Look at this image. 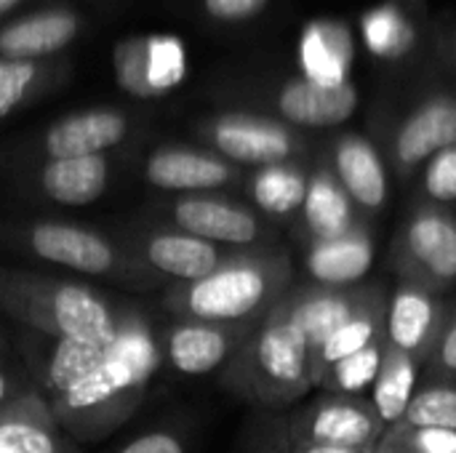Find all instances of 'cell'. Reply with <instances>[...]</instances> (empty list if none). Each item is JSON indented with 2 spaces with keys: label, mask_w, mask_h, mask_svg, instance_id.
Listing matches in <instances>:
<instances>
[{
  "label": "cell",
  "mask_w": 456,
  "mask_h": 453,
  "mask_svg": "<svg viewBox=\"0 0 456 453\" xmlns=\"http://www.w3.org/2000/svg\"><path fill=\"white\" fill-rule=\"evenodd\" d=\"M382 288H385V283H379V280H366L353 288H318V286H307V283L297 280L289 288V294L283 296V304L291 312V318L297 320V326L302 328V334L307 336V342L313 347V358H315L321 344L342 323H347L353 315H358Z\"/></svg>",
  "instance_id": "obj_12"
},
{
  "label": "cell",
  "mask_w": 456,
  "mask_h": 453,
  "mask_svg": "<svg viewBox=\"0 0 456 453\" xmlns=\"http://www.w3.org/2000/svg\"><path fill=\"white\" fill-rule=\"evenodd\" d=\"M417 203L441 206V208H449L452 203H456V144L436 152L422 166Z\"/></svg>",
  "instance_id": "obj_33"
},
{
  "label": "cell",
  "mask_w": 456,
  "mask_h": 453,
  "mask_svg": "<svg viewBox=\"0 0 456 453\" xmlns=\"http://www.w3.org/2000/svg\"><path fill=\"white\" fill-rule=\"evenodd\" d=\"M289 453H374V449H342V446H315V443H297L289 438Z\"/></svg>",
  "instance_id": "obj_40"
},
{
  "label": "cell",
  "mask_w": 456,
  "mask_h": 453,
  "mask_svg": "<svg viewBox=\"0 0 456 453\" xmlns=\"http://www.w3.org/2000/svg\"><path fill=\"white\" fill-rule=\"evenodd\" d=\"M168 222L192 238L224 248H262L278 246L281 232L251 206L224 195H182L166 208Z\"/></svg>",
  "instance_id": "obj_8"
},
{
  "label": "cell",
  "mask_w": 456,
  "mask_h": 453,
  "mask_svg": "<svg viewBox=\"0 0 456 453\" xmlns=\"http://www.w3.org/2000/svg\"><path fill=\"white\" fill-rule=\"evenodd\" d=\"M19 3H21V0H0V21H3Z\"/></svg>",
  "instance_id": "obj_43"
},
{
  "label": "cell",
  "mask_w": 456,
  "mask_h": 453,
  "mask_svg": "<svg viewBox=\"0 0 456 453\" xmlns=\"http://www.w3.org/2000/svg\"><path fill=\"white\" fill-rule=\"evenodd\" d=\"M329 163L358 214L369 224H374V219L385 214L390 200V179L377 147L363 136L347 133L334 144Z\"/></svg>",
  "instance_id": "obj_18"
},
{
  "label": "cell",
  "mask_w": 456,
  "mask_h": 453,
  "mask_svg": "<svg viewBox=\"0 0 456 453\" xmlns=\"http://www.w3.org/2000/svg\"><path fill=\"white\" fill-rule=\"evenodd\" d=\"M374 453H406V451H403L395 441H390V438L385 435V438L379 441V446L374 449Z\"/></svg>",
  "instance_id": "obj_42"
},
{
  "label": "cell",
  "mask_w": 456,
  "mask_h": 453,
  "mask_svg": "<svg viewBox=\"0 0 456 453\" xmlns=\"http://www.w3.org/2000/svg\"><path fill=\"white\" fill-rule=\"evenodd\" d=\"M363 32H366L369 48L382 56H395L409 43V29L403 27V21L398 19L395 11L369 13V19L363 21Z\"/></svg>",
  "instance_id": "obj_34"
},
{
  "label": "cell",
  "mask_w": 456,
  "mask_h": 453,
  "mask_svg": "<svg viewBox=\"0 0 456 453\" xmlns=\"http://www.w3.org/2000/svg\"><path fill=\"white\" fill-rule=\"evenodd\" d=\"M422 379V363L385 347V358H382V368L379 376L371 387V403L385 425V430H393L401 417L406 414L417 387Z\"/></svg>",
  "instance_id": "obj_28"
},
{
  "label": "cell",
  "mask_w": 456,
  "mask_h": 453,
  "mask_svg": "<svg viewBox=\"0 0 456 453\" xmlns=\"http://www.w3.org/2000/svg\"><path fill=\"white\" fill-rule=\"evenodd\" d=\"M302 61L307 77L315 83H345V67L350 61V40L345 29L323 24L307 29L302 40Z\"/></svg>",
  "instance_id": "obj_30"
},
{
  "label": "cell",
  "mask_w": 456,
  "mask_h": 453,
  "mask_svg": "<svg viewBox=\"0 0 456 453\" xmlns=\"http://www.w3.org/2000/svg\"><path fill=\"white\" fill-rule=\"evenodd\" d=\"M456 144V101L436 99L422 104L406 117L393 139V166L401 176H409L425 166L436 152Z\"/></svg>",
  "instance_id": "obj_20"
},
{
  "label": "cell",
  "mask_w": 456,
  "mask_h": 453,
  "mask_svg": "<svg viewBox=\"0 0 456 453\" xmlns=\"http://www.w3.org/2000/svg\"><path fill=\"white\" fill-rule=\"evenodd\" d=\"M0 453H77L53 422L37 390L24 392L0 411Z\"/></svg>",
  "instance_id": "obj_23"
},
{
  "label": "cell",
  "mask_w": 456,
  "mask_h": 453,
  "mask_svg": "<svg viewBox=\"0 0 456 453\" xmlns=\"http://www.w3.org/2000/svg\"><path fill=\"white\" fill-rule=\"evenodd\" d=\"M262 453H289V433H286V422L278 419V425L270 433L267 449H262Z\"/></svg>",
  "instance_id": "obj_41"
},
{
  "label": "cell",
  "mask_w": 456,
  "mask_h": 453,
  "mask_svg": "<svg viewBox=\"0 0 456 453\" xmlns=\"http://www.w3.org/2000/svg\"><path fill=\"white\" fill-rule=\"evenodd\" d=\"M310 171L313 168L299 160L254 168V174L246 179L251 208L275 227H294L307 198Z\"/></svg>",
  "instance_id": "obj_22"
},
{
  "label": "cell",
  "mask_w": 456,
  "mask_h": 453,
  "mask_svg": "<svg viewBox=\"0 0 456 453\" xmlns=\"http://www.w3.org/2000/svg\"><path fill=\"white\" fill-rule=\"evenodd\" d=\"M456 430V379H419V387L393 430ZM390 433V430H387Z\"/></svg>",
  "instance_id": "obj_29"
},
{
  "label": "cell",
  "mask_w": 456,
  "mask_h": 453,
  "mask_svg": "<svg viewBox=\"0 0 456 453\" xmlns=\"http://www.w3.org/2000/svg\"><path fill=\"white\" fill-rule=\"evenodd\" d=\"M283 422L291 441L315 446L377 449L387 433L366 395L321 392L315 400L294 409Z\"/></svg>",
  "instance_id": "obj_7"
},
{
  "label": "cell",
  "mask_w": 456,
  "mask_h": 453,
  "mask_svg": "<svg viewBox=\"0 0 456 453\" xmlns=\"http://www.w3.org/2000/svg\"><path fill=\"white\" fill-rule=\"evenodd\" d=\"M152 40L150 35H131L115 43L112 48V67L118 85L136 96V99H155L152 83Z\"/></svg>",
  "instance_id": "obj_31"
},
{
  "label": "cell",
  "mask_w": 456,
  "mask_h": 453,
  "mask_svg": "<svg viewBox=\"0 0 456 453\" xmlns=\"http://www.w3.org/2000/svg\"><path fill=\"white\" fill-rule=\"evenodd\" d=\"M0 310L51 339L112 347L120 310L83 283L0 270Z\"/></svg>",
  "instance_id": "obj_4"
},
{
  "label": "cell",
  "mask_w": 456,
  "mask_h": 453,
  "mask_svg": "<svg viewBox=\"0 0 456 453\" xmlns=\"http://www.w3.org/2000/svg\"><path fill=\"white\" fill-rule=\"evenodd\" d=\"M198 133L211 152L232 166L265 168L297 160L302 152V139L291 125L262 115L224 112L200 123Z\"/></svg>",
  "instance_id": "obj_9"
},
{
  "label": "cell",
  "mask_w": 456,
  "mask_h": 453,
  "mask_svg": "<svg viewBox=\"0 0 456 453\" xmlns=\"http://www.w3.org/2000/svg\"><path fill=\"white\" fill-rule=\"evenodd\" d=\"M294 283V259L283 243L232 248L211 275L168 291L166 307L184 320L254 328Z\"/></svg>",
  "instance_id": "obj_2"
},
{
  "label": "cell",
  "mask_w": 456,
  "mask_h": 453,
  "mask_svg": "<svg viewBox=\"0 0 456 453\" xmlns=\"http://www.w3.org/2000/svg\"><path fill=\"white\" fill-rule=\"evenodd\" d=\"M406 453H456V430H390L385 433Z\"/></svg>",
  "instance_id": "obj_36"
},
{
  "label": "cell",
  "mask_w": 456,
  "mask_h": 453,
  "mask_svg": "<svg viewBox=\"0 0 456 453\" xmlns=\"http://www.w3.org/2000/svg\"><path fill=\"white\" fill-rule=\"evenodd\" d=\"M374 227L369 224L358 208L353 206V200L347 198V192L342 190L331 163H321L310 171V184H307V198L305 206L291 227L294 238L299 246H310V243H323V240H337L345 238L350 232Z\"/></svg>",
  "instance_id": "obj_15"
},
{
  "label": "cell",
  "mask_w": 456,
  "mask_h": 453,
  "mask_svg": "<svg viewBox=\"0 0 456 453\" xmlns=\"http://www.w3.org/2000/svg\"><path fill=\"white\" fill-rule=\"evenodd\" d=\"M67 75L69 64L61 59H0V120L59 88Z\"/></svg>",
  "instance_id": "obj_26"
},
{
  "label": "cell",
  "mask_w": 456,
  "mask_h": 453,
  "mask_svg": "<svg viewBox=\"0 0 456 453\" xmlns=\"http://www.w3.org/2000/svg\"><path fill=\"white\" fill-rule=\"evenodd\" d=\"M278 115L291 125L326 128L345 123L358 107V91L350 83H315L310 77L286 83L275 96Z\"/></svg>",
  "instance_id": "obj_21"
},
{
  "label": "cell",
  "mask_w": 456,
  "mask_h": 453,
  "mask_svg": "<svg viewBox=\"0 0 456 453\" xmlns=\"http://www.w3.org/2000/svg\"><path fill=\"white\" fill-rule=\"evenodd\" d=\"M390 267L401 283H411L438 296L456 286L454 211L414 203L390 243Z\"/></svg>",
  "instance_id": "obj_6"
},
{
  "label": "cell",
  "mask_w": 456,
  "mask_h": 453,
  "mask_svg": "<svg viewBox=\"0 0 456 453\" xmlns=\"http://www.w3.org/2000/svg\"><path fill=\"white\" fill-rule=\"evenodd\" d=\"M219 382L235 398L267 411L291 409L313 390V347L283 299L251 328Z\"/></svg>",
  "instance_id": "obj_3"
},
{
  "label": "cell",
  "mask_w": 456,
  "mask_h": 453,
  "mask_svg": "<svg viewBox=\"0 0 456 453\" xmlns=\"http://www.w3.org/2000/svg\"><path fill=\"white\" fill-rule=\"evenodd\" d=\"M160 360L158 342L144 318L136 310H120L118 336L107 360L48 403L53 422L80 438H99L115 430L142 403Z\"/></svg>",
  "instance_id": "obj_1"
},
{
  "label": "cell",
  "mask_w": 456,
  "mask_h": 453,
  "mask_svg": "<svg viewBox=\"0 0 456 453\" xmlns=\"http://www.w3.org/2000/svg\"><path fill=\"white\" fill-rule=\"evenodd\" d=\"M232 248L192 238L179 230L147 232L136 240L134 259L150 270L155 278H171L182 283H195L211 275Z\"/></svg>",
  "instance_id": "obj_17"
},
{
  "label": "cell",
  "mask_w": 456,
  "mask_h": 453,
  "mask_svg": "<svg viewBox=\"0 0 456 453\" xmlns=\"http://www.w3.org/2000/svg\"><path fill=\"white\" fill-rule=\"evenodd\" d=\"M118 453H187L182 438L171 430H152L144 433L139 438H134L131 443H126Z\"/></svg>",
  "instance_id": "obj_37"
},
{
  "label": "cell",
  "mask_w": 456,
  "mask_h": 453,
  "mask_svg": "<svg viewBox=\"0 0 456 453\" xmlns=\"http://www.w3.org/2000/svg\"><path fill=\"white\" fill-rule=\"evenodd\" d=\"M110 347L75 342V339H53L48 347L32 350V371L37 379V392L45 403L69 392L80 379H86L96 366L107 360Z\"/></svg>",
  "instance_id": "obj_24"
},
{
  "label": "cell",
  "mask_w": 456,
  "mask_h": 453,
  "mask_svg": "<svg viewBox=\"0 0 456 453\" xmlns=\"http://www.w3.org/2000/svg\"><path fill=\"white\" fill-rule=\"evenodd\" d=\"M37 190L59 203V206H91L96 203L110 184V158L88 155V158H64L45 160L37 174Z\"/></svg>",
  "instance_id": "obj_25"
},
{
  "label": "cell",
  "mask_w": 456,
  "mask_h": 453,
  "mask_svg": "<svg viewBox=\"0 0 456 453\" xmlns=\"http://www.w3.org/2000/svg\"><path fill=\"white\" fill-rule=\"evenodd\" d=\"M86 29V19L67 5H51L0 24V59L43 61L64 53Z\"/></svg>",
  "instance_id": "obj_16"
},
{
  "label": "cell",
  "mask_w": 456,
  "mask_h": 453,
  "mask_svg": "<svg viewBox=\"0 0 456 453\" xmlns=\"http://www.w3.org/2000/svg\"><path fill=\"white\" fill-rule=\"evenodd\" d=\"M3 240L27 248L32 256L43 262L61 264L80 275L118 278L120 283H131V286H150L152 280H158L150 270H144L134 259V254H123L110 238L88 227L37 222L3 232Z\"/></svg>",
  "instance_id": "obj_5"
},
{
  "label": "cell",
  "mask_w": 456,
  "mask_h": 453,
  "mask_svg": "<svg viewBox=\"0 0 456 453\" xmlns=\"http://www.w3.org/2000/svg\"><path fill=\"white\" fill-rule=\"evenodd\" d=\"M203 5L206 13L219 21H238L259 13L267 5V0H203Z\"/></svg>",
  "instance_id": "obj_38"
},
{
  "label": "cell",
  "mask_w": 456,
  "mask_h": 453,
  "mask_svg": "<svg viewBox=\"0 0 456 453\" xmlns=\"http://www.w3.org/2000/svg\"><path fill=\"white\" fill-rule=\"evenodd\" d=\"M142 176L150 187L160 192L182 195H208L240 182L238 166L227 163L211 150L166 144L147 155Z\"/></svg>",
  "instance_id": "obj_11"
},
{
  "label": "cell",
  "mask_w": 456,
  "mask_h": 453,
  "mask_svg": "<svg viewBox=\"0 0 456 453\" xmlns=\"http://www.w3.org/2000/svg\"><path fill=\"white\" fill-rule=\"evenodd\" d=\"M446 307L449 304L438 294H430L411 283H398L387 294L385 347L419 360L425 368V360L430 358L441 334Z\"/></svg>",
  "instance_id": "obj_13"
},
{
  "label": "cell",
  "mask_w": 456,
  "mask_h": 453,
  "mask_svg": "<svg viewBox=\"0 0 456 453\" xmlns=\"http://www.w3.org/2000/svg\"><path fill=\"white\" fill-rule=\"evenodd\" d=\"M382 358H385V339L369 344L366 350L334 363L329 371H323V376L315 382V387L321 392H339V395H366L382 368Z\"/></svg>",
  "instance_id": "obj_32"
},
{
  "label": "cell",
  "mask_w": 456,
  "mask_h": 453,
  "mask_svg": "<svg viewBox=\"0 0 456 453\" xmlns=\"http://www.w3.org/2000/svg\"><path fill=\"white\" fill-rule=\"evenodd\" d=\"M387 286L358 312L353 315L347 323H342L315 352L313 358V387L315 382L323 376V371H329L334 363L366 350L374 342L385 339V312H387Z\"/></svg>",
  "instance_id": "obj_27"
},
{
  "label": "cell",
  "mask_w": 456,
  "mask_h": 453,
  "mask_svg": "<svg viewBox=\"0 0 456 453\" xmlns=\"http://www.w3.org/2000/svg\"><path fill=\"white\" fill-rule=\"evenodd\" d=\"M134 128V120L126 109L118 107H91L59 117L37 142V150L45 160L64 158H88L104 155L112 147L123 144Z\"/></svg>",
  "instance_id": "obj_14"
},
{
  "label": "cell",
  "mask_w": 456,
  "mask_h": 453,
  "mask_svg": "<svg viewBox=\"0 0 456 453\" xmlns=\"http://www.w3.org/2000/svg\"><path fill=\"white\" fill-rule=\"evenodd\" d=\"M29 390H35V387H24L19 379H13V374L0 363V411L3 409H8L13 400H19L24 392H29Z\"/></svg>",
  "instance_id": "obj_39"
},
{
  "label": "cell",
  "mask_w": 456,
  "mask_h": 453,
  "mask_svg": "<svg viewBox=\"0 0 456 453\" xmlns=\"http://www.w3.org/2000/svg\"><path fill=\"white\" fill-rule=\"evenodd\" d=\"M248 334H251L248 326H222V323L179 318L160 334L158 350L160 358L176 374L206 376L222 371L240 350Z\"/></svg>",
  "instance_id": "obj_10"
},
{
  "label": "cell",
  "mask_w": 456,
  "mask_h": 453,
  "mask_svg": "<svg viewBox=\"0 0 456 453\" xmlns=\"http://www.w3.org/2000/svg\"><path fill=\"white\" fill-rule=\"evenodd\" d=\"M422 379H456V302L446 307V318L436 347L425 360Z\"/></svg>",
  "instance_id": "obj_35"
},
{
  "label": "cell",
  "mask_w": 456,
  "mask_h": 453,
  "mask_svg": "<svg viewBox=\"0 0 456 453\" xmlns=\"http://www.w3.org/2000/svg\"><path fill=\"white\" fill-rule=\"evenodd\" d=\"M374 267V230H358L337 240L302 246V283L318 288H353L369 280Z\"/></svg>",
  "instance_id": "obj_19"
}]
</instances>
